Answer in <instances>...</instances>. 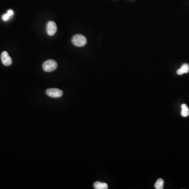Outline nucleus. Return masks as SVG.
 Masks as SVG:
<instances>
[{"instance_id": "f257e3e1", "label": "nucleus", "mask_w": 189, "mask_h": 189, "mask_svg": "<svg viewBox=\"0 0 189 189\" xmlns=\"http://www.w3.org/2000/svg\"><path fill=\"white\" fill-rule=\"evenodd\" d=\"M72 44L77 47H82L85 46L87 43L86 38L82 35H75L72 37Z\"/></svg>"}, {"instance_id": "f03ea898", "label": "nucleus", "mask_w": 189, "mask_h": 189, "mask_svg": "<svg viewBox=\"0 0 189 189\" xmlns=\"http://www.w3.org/2000/svg\"><path fill=\"white\" fill-rule=\"evenodd\" d=\"M57 63L53 59L45 61L43 64V68L46 72H51L57 68Z\"/></svg>"}, {"instance_id": "7ed1b4c3", "label": "nucleus", "mask_w": 189, "mask_h": 189, "mask_svg": "<svg viewBox=\"0 0 189 189\" xmlns=\"http://www.w3.org/2000/svg\"><path fill=\"white\" fill-rule=\"evenodd\" d=\"M46 93L49 97L54 98H58L62 96L63 92L62 91L57 88H49L46 90Z\"/></svg>"}, {"instance_id": "20e7f679", "label": "nucleus", "mask_w": 189, "mask_h": 189, "mask_svg": "<svg viewBox=\"0 0 189 189\" xmlns=\"http://www.w3.org/2000/svg\"><path fill=\"white\" fill-rule=\"evenodd\" d=\"M47 33L50 36H53L57 31V25L54 21H49L47 24Z\"/></svg>"}, {"instance_id": "39448f33", "label": "nucleus", "mask_w": 189, "mask_h": 189, "mask_svg": "<svg viewBox=\"0 0 189 189\" xmlns=\"http://www.w3.org/2000/svg\"><path fill=\"white\" fill-rule=\"evenodd\" d=\"M1 61L3 64L6 66H10L12 63V59L6 51L3 52L1 54Z\"/></svg>"}, {"instance_id": "423d86ee", "label": "nucleus", "mask_w": 189, "mask_h": 189, "mask_svg": "<svg viewBox=\"0 0 189 189\" xmlns=\"http://www.w3.org/2000/svg\"><path fill=\"white\" fill-rule=\"evenodd\" d=\"M94 187L96 189H107L108 188V186L106 183L97 181L94 183Z\"/></svg>"}, {"instance_id": "0eeeda50", "label": "nucleus", "mask_w": 189, "mask_h": 189, "mask_svg": "<svg viewBox=\"0 0 189 189\" xmlns=\"http://www.w3.org/2000/svg\"><path fill=\"white\" fill-rule=\"evenodd\" d=\"M189 72V65L187 64H184L177 71V74L179 75H181L184 73H187Z\"/></svg>"}, {"instance_id": "6e6552de", "label": "nucleus", "mask_w": 189, "mask_h": 189, "mask_svg": "<svg viewBox=\"0 0 189 189\" xmlns=\"http://www.w3.org/2000/svg\"><path fill=\"white\" fill-rule=\"evenodd\" d=\"M181 115L183 117H187L189 115V109L186 104H182L181 106Z\"/></svg>"}, {"instance_id": "1a4fd4ad", "label": "nucleus", "mask_w": 189, "mask_h": 189, "mask_svg": "<svg viewBox=\"0 0 189 189\" xmlns=\"http://www.w3.org/2000/svg\"><path fill=\"white\" fill-rule=\"evenodd\" d=\"M13 11L12 10H9L7 12V13L4 14L2 16V20H3L4 21H7L13 15Z\"/></svg>"}, {"instance_id": "9d476101", "label": "nucleus", "mask_w": 189, "mask_h": 189, "mask_svg": "<svg viewBox=\"0 0 189 189\" xmlns=\"http://www.w3.org/2000/svg\"><path fill=\"white\" fill-rule=\"evenodd\" d=\"M163 185H164V180L162 179H158L156 182L155 184V187L156 189H163Z\"/></svg>"}]
</instances>
